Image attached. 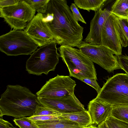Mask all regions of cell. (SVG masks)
I'll use <instances>...</instances> for the list:
<instances>
[{
    "label": "cell",
    "mask_w": 128,
    "mask_h": 128,
    "mask_svg": "<svg viewBox=\"0 0 128 128\" xmlns=\"http://www.w3.org/2000/svg\"><path fill=\"white\" fill-rule=\"evenodd\" d=\"M60 57L68 68L70 76L80 80L85 78L97 80L94 64L78 49L62 45L58 48Z\"/></svg>",
    "instance_id": "3"
},
{
    "label": "cell",
    "mask_w": 128,
    "mask_h": 128,
    "mask_svg": "<svg viewBox=\"0 0 128 128\" xmlns=\"http://www.w3.org/2000/svg\"><path fill=\"white\" fill-rule=\"evenodd\" d=\"M118 56L119 64L121 69L128 74V56L122 55Z\"/></svg>",
    "instance_id": "27"
},
{
    "label": "cell",
    "mask_w": 128,
    "mask_h": 128,
    "mask_svg": "<svg viewBox=\"0 0 128 128\" xmlns=\"http://www.w3.org/2000/svg\"><path fill=\"white\" fill-rule=\"evenodd\" d=\"M107 0H74V4L80 9L88 11H97Z\"/></svg>",
    "instance_id": "18"
},
{
    "label": "cell",
    "mask_w": 128,
    "mask_h": 128,
    "mask_svg": "<svg viewBox=\"0 0 128 128\" xmlns=\"http://www.w3.org/2000/svg\"><path fill=\"white\" fill-rule=\"evenodd\" d=\"M101 40V45L111 50L117 56L122 55V46L115 29L113 16L111 13L102 28Z\"/></svg>",
    "instance_id": "13"
},
{
    "label": "cell",
    "mask_w": 128,
    "mask_h": 128,
    "mask_svg": "<svg viewBox=\"0 0 128 128\" xmlns=\"http://www.w3.org/2000/svg\"><path fill=\"white\" fill-rule=\"evenodd\" d=\"M44 17L43 14L38 13L28 23L25 32L40 47L52 42L61 45L62 41L53 34Z\"/></svg>",
    "instance_id": "10"
},
{
    "label": "cell",
    "mask_w": 128,
    "mask_h": 128,
    "mask_svg": "<svg viewBox=\"0 0 128 128\" xmlns=\"http://www.w3.org/2000/svg\"><path fill=\"white\" fill-rule=\"evenodd\" d=\"M61 114L57 111L41 105L37 107L32 116L45 115L61 116Z\"/></svg>",
    "instance_id": "24"
},
{
    "label": "cell",
    "mask_w": 128,
    "mask_h": 128,
    "mask_svg": "<svg viewBox=\"0 0 128 128\" xmlns=\"http://www.w3.org/2000/svg\"><path fill=\"white\" fill-rule=\"evenodd\" d=\"M57 44L52 42L40 47L30 55L26 66V70L29 74L47 75L50 71L54 70L60 57Z\"/></svg>",
    "instance_id": "4"
},
{
    "label": "cell",
    "mask_w": 128,
    "mask_h": 128,
    "mask_svg": "<svg viewBox=\"0 0 128 128\" xmlns=\"http://www.w3.org/2000/svg\"><path fill=\"white\" fill-rule=\"evenodd\" d=\"M38 128H86L77 123L62 118L60 119L47 121H34Z\"/></svg>",
    "instance_id": "15"
},
{
    "label": "cell",
    "mask_w": 128,
    "mask_h": 128,
    "mask_svg": "<svg viewBox=\"0 0 128 128\" xmlns=\"http://www.w3.org/2000/svg\"><path fill=\"white\" fill-rule=\"evenodd\" d=\"M20 0H0V8L11 6L17 4Z\"/></svg>",
    "instance_id": "29"
},
{
    "label": "cell",
    "mask_w": 128,
    "mask_h": 128,
    "mask_svg": "<svg viewBox=\"0 0 128 128\" xmlns=\"http://www.w3.org/2000/svg\"><path fill=\"white\" fill-rule=\"evenodd\" d=\"M76 82L70 76H60L46 81L36 94L38 97L61 98L73 96Z\"/></svg>",
    "instance_id": "9"
},
{
    "label": "cell",
    "mask_w": 128,
    "mask_h": 128,
    "mask_svg": "<svg viewBox=\"0 0 128 128\" xmlns=\"http://www.w3.org/2000/svg\"><path fill=\"white\" fill-rule=\"evenodd\" d=\"M13 121L20 128H38L35 122L29 119L28 117L15 118Z\"/></svg>",
    "instance_id": "22"
},
{
    "label": "cell",
    "mask_w": 128,
    "mask_h": 128,
    "mask_svg": "<svg viewBox=\"0 0 128 128\" xmlns=\"http://www.w3.org/2000/svg\"><path fill=\"white\" fill-rule=\"evenodd\" d=\"M96 79L92 78H85L82 79L80 80L85 82L94 88L98 94L101 88Z\"/></svg>",
    "instance_id": "28"
},
{
    "label": "cell",
    "mask_w": 128,
    "mask_h": 128,
    "mask_svg": "<svg viewBox=\"0 0 128 128\" xmlns=\"http://www.w3.org/2000/svg\"><path fill=\"white\" fill-rule=\"evenodd\" d=\"M97 128H108L105 122L98 125Z\"/></svg>",
    "instance_id": "31"
},
{
    "label": "cell",
    "mask_w": 128,
    "mask_h": 128,
    "mask_svg": "<svg viewBox=\"0 0 128 128\" xmlns=\"http://www.w3.org/2000/svg\"><path fill=\"white\" fill-rule=\"evenodd\" d=\"M96 97L112 106H128V74L118 73L109 78Z\"/></svg>",
    "instance_id": "5"
},
{
    "label": "cell",
    "mask_w": 128,
    "mask_h": 128,
    "mask_svg": "<svg viewBox=\"0 0 128 128\" xmlns=\"http://www.w3.org/2000/svg\"><path fill=\"white\" fill-rule=\"evenodd\" d=\"M86 128H97V127L92 125L87 127Z\"/></svg>",
    "instance_id": "32"
},
{
    "label": "cell",
    "mask_w": 128,
    "mask_h": 128,
    "mask_svg": "<svg viewBox=\"0 0 128 128\" xmlns=\"http://www.w3.org/2000/svg\"></svg>",
    "instance_id": "33"
},
{
    "label": "cell",
    "mask_w": 128,
    "mask_h": 128,
    "mask_svg": "<svg viewBox=\"0 0 128 128\" xmlns=\"http://www.w3.org/2000/svg\"><path fill=\"white\" fill-rule=\"evenodd\" d=\"M2 117H0V128H16L9 122L4 120Z\"/></svg>",
    "instance_id": "30"
},
{
    "label": "cell",
    "mask_w": 128,
    "mask_h": 128,
    "mask_svg": "<svg viewBox=\"0 0 128 128\" xmlns=\"http://www.w3.org/2000/svg\"><path fill=\"white\" fill-rule=\"evenodd\" d=\"M111 13L106 8H100L95 12L90 22V30L84 42L93 45H101V35L104 25Z\"/></svg>",
    "instance_id": "12"
},
{
    "label": "cell",
    "mask_w": 128,
    "mask_h": 128,
    "mask_svg": "<svg viewBox=\"0 0 128 128\" xmlns=\"http://www.w3.org/2000/svg\"><path fill=\"white\" fill-rule=\"evenodd\" d=\"M62 118L75 122L80 126L86 128L93 124L88 111L61 114Z\"/></svg>",
    "instance_id": "17"
},
{
    "label": "cell",
    "mask_w": 128,
    "mask_h": 128,
    "mask_svg": "<svg viewBox=\"0 0 128 128\" xmlns=\"http://www.w3.org/2000/svg\"><path fill=\"white\" fill-rule=\"evenodd\" d=\"M42 106L49 108L61 114L80 112L85 110L84 105L75 95L61 98L38 97Z\"/></svg>",
    "instance_id": "11"
},
{
    "label": "cell",
    "mask_w": 128,
    "mask_h": 128,
    "mask_svg": "<svg viewBox=\"0 0 128 128\" xmlns=\"http://www.w3.org/2000/svg\"><path fill=\"white\" fill-rule=\"evenodd\" d=\"M36 10L25 0L15 5L0 8V16L14 30L24 29L35 16Z\"/></svg>",
    "instance_id": "7"
},
{
    "label": "cell",
    "mask_w": 128,
    "mask_h": 128,
    "mask_svg": "<svg viewBox=\"0 0 128 128\" xmlns=\"http://www.w3.org/2000/svg\"><path fill=\"white\" fill-rule=\"evenodd\" d=\"M38 47L24 30H13L0 36V50L8 56L31 55Z\"/></svg>",
    "instance_id": "6"
},
{
    "label": "cell",
    "mask_w": 128,
    "mask_h": 128,
    "mask_svg": "<svg viewBox=\"0 0 128 128\" xmlns=\"http://www.w3.org/2000/svg\"><path fill=\"white\" fill-rule=\"evenodd\" d=\"M110 12L119 18L128 19V0H117L111 7Z\"/></svg>",
    "instance_id": "19"
},
{
    "label": "cell",
    "mask_w": 128,
    "mask_h": 128,
    "mask_svg": "<svg viewBox=\"0 0 128 128\" xmlns=\"http://www.w3.org/2000/svg\"><path fill=\"white\" fill-rule=\"evenodd\" d=\"M111 116L128 123V106H112Z\"/></svg>",
    "instance_id": "20"
},
{
    "label": "cell",
    "mask_w": 128,
    "mask_h": 128,
    "mask_svg": "<svg viewBox=\"0 0 128 128\" xmlns=\"http://www.w3.org/2000/svg\"><path fill=\"white\" fill-rule=\"evenodd\" d=\"M113 15L114 27L121 44L122 47H126L128 46V19L119 18Z\"/></svg>",
    "instance_id": "16"
},
{
    "label": "cell",
    "mask_w": 128,
    "mask_h": 128,
    "mask_svg": "<svg viewBox=\"0 0 128 128\" xmlns=\"http://www.w3.org/2000/svg\"><path fill=\"white\" fill-rule=\"evenodd\" d=\"M112 106L96 97L90 101L88 110L94 124L98 125L111 116Z\"/></svg>",
    "instance_id": "14"
},
{
    "label": "cell",
    "mask_w": 128,
    "mask_h": 128,
    "mask_svg": "<svg viewBox=\"0 0 128 128\" xmlns=\"http://www.w3.org/2000/svg\"><path fill=\"white\" fill-rule=\"evenodd\" d=\"M46 12L53 14L52 20L47 24L62 45L77 47L82 41L84 28L75 18L67 1L50 0Z\"/></svg>",
    "instance_id": "1"
},
{
    "label": "cell",
    "mask_w": 128,
    "mask_h": 128,
    "mask_svg": "<svg viewBox=\"0 0 128 128\" xmlns=\"http://www.w3.org/2000/svg\"><path fill=\"white\" fill-rule=\"evenodd\" d=\"M70 8L73 16L77 22L80 21L85 24H86V22L80 13L77 6L74 3H72Z\"/></svg>",
    "instance_id": "26"
},
{
    "label": "cell",
    "mask_w": 128,
    "mask_h": 128,
    "mask_svg": "<svg viewBox=\"0 0 128 128\" xmlns=\"http://www.w3.org/2000/svg\"><path fill=\"white\" fill-rule=\"evenodd\" d=\"M28 118L33 121H47L56 120L62 118L61 116L45 115L38 116H32L28 117Z\"/></svg>",
    "instance_id": "25"
},
{
    "label": "cell",
    "mask_w": 128,
    "mask_h": 128,
    "mask_svg": "<svg viewBox=\"0 0 128 128\" xmlns=\"http://www.w3.org/2000/svg\"><path fill=\"white\" fill-rule=\"evenodd\" d=\"M41 105L37 96L26 87L8 85L0 96V117L6 115L20 118L31 116Z\"/></svg>",
    "instance_id": "2"
},
{
    "label": "cell",
    "mask_w": 128,
    "mask_h": 128,
    "mask_svg": "<svg viewBox=\"0 0 128 128\" xmlns=\"http://www.w3.org/2000/svg\"><path fill=\"white\" fill-rule=\"evenodd\" d=\"M25 1L38 13L43 14L46 12L50 0H28Z\"/></svg>",
    "instance_id": "21"
},
{
    "label": "cell",
    "mask_w": 128,
    "mask_h": 128,
    "mask_svg": "<svg viewBox=\"0 0 128 128\" xmlns=\"http://www.w3.org/2000/svg\"><path fill=\"white\" fill-rule=\"evenodd\" d=\"M77 47L92 62L98 64L109 73L121 69L118 56L105 46L92 45L82 41Z\"/></svg>",
    "instance_id": "8"
},
{
    "label": "cell",
    "mask_w": 128,
    "mask_h": 128,
    "mask_svg": "<svg viewBox=\"0 0 128 128\" xmlns=\"http://www.w3.org/2000/svg\"><path fill=\"white\" fill-rule=\"evenodd\" d=\"M108 128H128V123L112 116L105 121Z\"/></svg>",
    "instance_id": "23"
}]
</instances>
